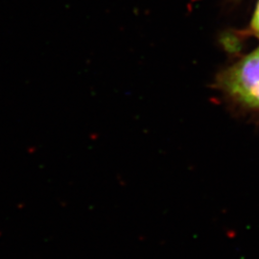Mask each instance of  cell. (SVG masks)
<instances>
[{"label": "cell", "mask_w": 259, "mask_h": 259, "mask_svg": "<svg viewBox=\"0 0 259 259\" xmlns=\"http://www.w3.org/2000/svg\"><path fill=\"white\" fill-rule=\"evenodd\" d=\"M220 85L235 101L259 110V47L227 69Z\"/></svg>", "instance_id": "cell-1"}, {"label": "cell", "mask_w": 259, "mask_h": 259, "mask_svg": "<svg viewBox=\"0 0 259 259\" xmlns=\"http://www.w3.org/2000/svg\"><path fill=\"white\" fill-rule=\"evenodd\" d=\"M250 25H251L253 32L259 36V1L257 5H256L255 11H254V14H253L252 19H251V24Z\"/></svg>", "instance_id": "cell-2"}]
</instances>
